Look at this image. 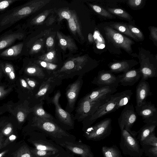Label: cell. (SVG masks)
<instances>
[{"label":"cell","mask_w":157,"mask_h":157,"mask_svg":"<svg viewBox=\"0 0 157 157\" xmlns=\"http://www.w3.org/2000/svg\"><path fill=\"white\" fill-rule=\"evenodd\" d=\"M133 92L131 90H127L114 94L116 100V109H119L129 103Z\"/></svg>","instance_id":"22"},{"label":"cell","mask_w":157,"mask_h":157,"mask_svg":"<svg viewBox=\"0 0 157 157\" xmlns=\"http://www.w3.org/2000/svg\"><path fill=\"white\" fill-rule=\"evenodd\" d=\"M135 111L145 124L157 122V109L154 104L146 101L140 106H136Z\"/></svg>","instance_id":"13"},{"label":"cell","mask_w":157,"mask_h":157,"mask_svg":"<svg viewBox=\"0 0 157 157\" xmlns=\"http://www.w3.org/2000/svg\"><path fill=\"white\" fill-rule=\"evenodd\" d=\"M157 122L146 124L138 131L137 138L139 143H141L151 133L155 132Z\"/></svg>","instance_id":"26"},{"label":"cell","mask_w":157,"mask_h":157,"mask_svg":"<svg viewBox=\"0 0 157 157\" xmlns=\"http://www.w3.org/2000/svg\"><path fill=\"white\" fill-rule=\"evenodd\" d=\"M104 29L107 38L115 46L123 49L129 54L132 52L131 46L134 44L133 40L111 27L106 26Z\"/></svg>","instance_id":"9"},{"label":"cell","mask_w":157,"mask_h":157,"mask_svg":"<svg viewBox=\"0 0 157 157\" xmlns=\"http://www.w3.org/2000/svg\"><path fill=\"white\" fill-rule=\"evenodd\" d=\"M11 90V88L5 89V87L0 86V99L4 97L8 94Z\"/></svg>","instance_id":"51"},{"label":"cell","mask_w":157,"mask_h":157,"mask_svg":"<svg viewBox=\"0 0 157 157\" xmlns=\"http://www.w3.org/2000/svg\"><path fill=\"white\" fill-rule=\"evenodd\" d=\"M42 47V44L39 42L36 43L31 48L29 52L30 53L33 54L37 53L41 49Z\"/></svg>","instance_id":"49"},{"label":"cell","mask_w":157,"mask_h":157,"mask_svg":"<svg viewBox=\"0 0 157 157\" xmlns=\"http://www.w3.org/2000/svg\"><path fill=\"white\" fill-rule=\"evenodd\" d=\"M34 63L37 64L44 71H46L49 75L58 71L61 67L57 64L51 63L38 60L34 61Z\"/></svg>","instance_id":"28"},{"label":"cell","mask_w":157,"mask_h":157,"mask_svg":"<svg viewBox=\"0 0 157 157\" xmlns=\"http://www.w3.org/2000/svg\"><path fill=\"white\" fill-rule=\"evenodd\" d=\"M31 151L33 157H49L56 153L53 152L38 150L35 148Z\"/></svg>","instance_id":"45"},{"label":"cell","mask_w":157,"mask_h":157,"mask_svg":"<svg viewBox=\"0 0 157 157\" xmlns=\"http://www.w3.org/2000/svg\"><path fill=\"white\" fill-rule=\"evenodd\" d=\"M116 105L115 96L112 94L108 101L100 105L94 114L82 121L84 126L87 128L98 119L114 112L117 110Z\"/></svg>","instance_id":"10"},{"label":"cell","mask_w":157,"mask_h":157,"mask_svg":"<svg viewBox=\"0 0 157 157\" xmlns=\"http://www.w3.org/2000/svg\"><path fill=\"white\" fill-rule=\"evenodd\" d=\"M138 115L132 104L128 103L124 106L118 121L120 127H123L131 134L135 137L138 131H132L131 128L136 121Z\"/></svg>","instance_id":"8"},{"label":"cell","mask_w":157,"mask_h":157,"mask_svg":"<svg viewBox=\"0 0 157 157\" xmlns=\"http://www.w3.org/2000/svg\"><path fill=\"white\" fill-rule=\"evenodd\" d=\"M151 34L154 40L156 41L157 40V29L154 27H151Z\"/></svg>","instance_id":"55"},{"label":"cell","mask_w":157,"mask_h":157,"mask_svg":"<svg viewBox=\"0 0 157 157\" xmlns=\"http://www.w3.org/2000/svg\"><path fill=\"white\" fill-rule=\"evenodd\" d=\"M8 150L3 151L0 153V157H3L8 152Z\"/></svg>","instance_id":"58"},{"label":"cell","mask_w":157,"mask_h":157,"mask_svg":"<svg viewBox=\"0 0 157 157\" xmlns=\"http://www.w3.org/2000/svg\"><path fill=\"white\" fill-rule=\"evenodd\" d=\"M140 143L157 147V138L155 132L151 133L141 143Z\"/></svg>","instance_id":"44"},{"label":"cell","mask_w":157,"mask_h":157,"mask_svg":"<svg viewBox=\"0 0 157 157\" xmlns=\"http://www.w3.org/2000/svg\"><path fill=\"white\" fill-rule=\"evenodd\" d=\"M44 104V102H42L34 105L31 108V112L33 115L37 117L53 121L54 117L44 110L43 106Z\"/></svg>","instance_id":"27"},{"label":"cell","mask_w":157,"mask_h":157,"mask_svg":"<svg viewBox=\"0 0 157 157\" xmlns=\"http://www.w3.org/2000/svg\"><path fill=\"white\" fill-rule=\"evenodd\" d=\"M1 70L0 69V77L1 76Z\"/></svg>","instance_id":"60"},{"label":"cell","mask_w":157,"mask_h":157,"mask_svg":"<svg viewBox=\"0 0 157 157\" xmlns=\"http://www.w3.org/2000/svg\"><path fill=\"white\" fill-rule=\"evenodd\" d=\"M61 145L81 157H94L90 147L84 144H78L67 141Z\"/></svg>","instance_id":"16"},{"label":"cell","mask_w":157,"mask_h":157,"mask_svg":"<svg viewBox=\"0 0 157 157\" xmlns=\"http://www.w3.org/2000/svg\"><path fill=\"white\" fill-rule=\"evenodd\" d=\"M88 38L89 41L90 43H92L94 41L93 35L91 33L89 34Z\"/></svg>","instance_id":"56"},{"label":"cell","mask_w":157,"mask_h":157,"mask_svg":"<svg viewBox=\"0 0 157 157\" xmlns=\"http://www.w3.org/2000/svg\"><path fill=\"white\" fill-rule=\"evenodd\" d=\"M139 69L141 74V79L147 81L149 78L157 76L156 69L153 65L148 62H142L140 67Z\"/></svg>","instance_id":"20"},{"label":"cell","mask_w":157,"mask_h":157,"mask_svg":"<svg viewBox=\"0 0 157 157\" xmlns=\"http://www.w3.org/2000/svg\"><path fill=\"white\" fill-rule=\"evenodd\" d=\"M108 10L110 13H112L124 19L129 20L132 19L131 16L123 10L118 8H108Z\"/></svg>","instance_id":"40"},{"label":"cell","mask_w":157,"mask_h":157,"mask_svg":"<svg viewBox=\"0 0 157 157\" xmlns=\"http://www.w3.org/2000/svg\"><path fill=\"white\" fill-rule=\"evenodd\" d=\"M101 150L104 157H123L119 149L115 145L110 147L103 146Z\"/></svg>","instance_id":"29"},{"label":"cell","mask_w":157,"mask_h":157,"mask_svg":"<svg viewBox=\"0 0 157 157\" xmlns=\"http://www.w3.org/2000/svg\"><path fill=\"white\" fill-rule=\"evenodd\" d=\"M58 155H57L56 156H55V157H58Z\"/></svg>","instance_id":"61"},{"label":"cell","mask_w":157,"mask_h":157,"mask_svg":"<svg viewBox=\"0 0 157 157\" xmlns=\"http://www.w3.org/2000/svg\"><path fill=\"white\" fill-rule=\"evenodd\" d=\"M120 128L121 131L120 146L123 153L130 157H142L143 151L137 138L123 127Z\"/></svg>","instance_id":"3"},{"label":"cell","mask_w":157,"mask_h":157,"mask_svg":"<svg viewBox=\"0 0 157 157\" xmlns=\"http://www.w3.org/2000/svg\"><path fill=\"white\" fill-rule=\"evenodd\" d=\"M25 79L31 89L33 93V90L35 91V93L37 91L41 83L44 81L38 78L35 79L26 77L25 78Z\"/></svg>","instance_id":"38"},{"label":"cell","mask_w":157,"mask_h":157,"mask_svg":"<svg viewBox=\"0 0 157 157\" xmlns=\"http://www.w3.org/2000/svg\"><path fill=\"white\" fill-rule=\"evenodd\" d=\"M20 82L22 86L27 89L30 93L33 95V92L31 89L28 85L25 80L23 78H21L20 79Z\"/></svg>","instance_id":"52"},{"label":"cell","mask_w":157,"mask_h":157,"mask_svg":"<svg viewBox=\"0 0 157 157\" xmlns=\"http://www.w3.org/2000/svg\"><path fill=\"white\" fill-rule=\"evenodd\" d=\"M1 67L5 73L9 78L13 80L15 78V74L13 66L9 63H5L1 64Z\"/></svg>","instance_id":"35"},{"label":"cell","mask_w":157,"mask_h":157,"mask_svg":"<svg viewBox=\"0 0 157 157\" xmlns=\"http://www.w3.org/2000/svg\"><path fill=\"white\" fill-rule=\"evenodd\" d=\"M97 48L98 49H103L105 46V42L102 36L98 30H95L93 35Z\"/></svg>","instance_id":"37"},{"label":"cell","mask_w":157,"mask_h":157,"mask_svg":"<svg viewBox=\"0 0 157 157\" xmlns=\"http://www.w3.org/2000/svg\"><path fill=\"white\" fill-rule=\"evenodd\" d=\"M51 0H33L30 1L5 16L0 25L13 24L22 18L39 10L49 3Z\"/></svg>","instance_id":"2"},{"label":"cell","mask_w":157,"mask_h":157,"mask_svg":"<svg viewBox=\"0 0 157 157\" xmlns=\"http://www.w3.org/2000/svg\"><path fill=\"white\" fill-rule=\"evenodd\" d=\"M13 132V127L11 123L6 124L2 129L0 133L3 136L8 137L11 135Z\"/></svg>","instance_id":"47"},{"label":"cell","mask_w":157,"mask_h":157,"mask_svg":"<svg viewBox=\"0 0 157 157\" xmlns=\"http://www.w3.org/2000/svg\"><path fill=\"white\" fill-rule=\"evenodd\" d=\"M54 40L52 36L48 37L46 41V45L48 49H51L52 47L54 44Z\"/></svg>","instance_id":"54"},{"label":"cell","mask_w":157,"mask_h":157,"mask_svg":"<svg viewBox=\"0 0 157 157\" xmlns=\"http://www.w3.org/2000/svg\"><path fill=\"white\" fill-rule=\"evenodd\" d=\"M23 46V43H20L13 45L2 52L0 53V56L6 57L17 56L21 53Z\"/></svg>","instance_id":"30"},{"label":"cell","mask_w":157,"mask_h":157,"mask_svg":"<svg viewBox=\"0 0 157 157\" xmlns=\"http://www.w3.org/2000/svg\"><path fill=\"white\" fill-rule=\"evenodd\" d=\"M119 80V84L124 86H132L141 78L138 69H131L117 76Z\"/></svg>","instance_id":"18"},{"label":"cell","mask_w":157,"mask_h":157,"mask_svg":"<svg viewBox=\"0 0 157 157\" xmlns=\"http://www.w3.org/2000/svg\"><path fill=\"white\" fill-rule=\"evenodd\" d=\"M31 126L56 138L69 136V134L53 121L40 118L34 115L31 119Z\"/></svg>","instance_id":"4"},{"label":"cell","mask_w":157,"mask_h":157,"mask_svg":"<svg viewBox=\"0 0 157 157\" xmlns=\"http://www.w3.org/2000/svg\"><path fill=\"white\" fill-rule=\"evenodd\" d=\"M90 6L97 13L104 17L113 18L111 13L101 7L96 5L90 4Z\"/></svg>","instance_id":"43"},{"label":"cell","mask_w":157,"mask_h":157,"mask_svg":"<svg viewBox=\"0 0 157 157\" xmlns=\"http://www.w3.org/2000/svg\"><path fill=\"white\" fill-rule=\"evenodd\" d=\"M110 26L119 32L128 36L135 40L139 41L137 38L130 31L128 26L126 24L120 23H115L111 25Z\"/></svg>","instance_id":"32"},{"label":"cell","mask_w":157,"mask_h":157,"mask_svg":"<svg viewBox=\"0 0 157 157\" xmlns=\"http://www.w3.org/2000/svg\"><path fill=\"white\" fill-rule=\"evenodd\" d=\"M136 106H140L146 101L147 98L152 95L150 85L146 80L141 79L136 88Z\"/></svg>","instance_id":"17"},{"label":"cell","mask_w":157,"mask_h":157,"mask_svg":"<svg viewBox=\"0 0 157 157\" xmlns=\"http://www.w3.org/2000/svg\"><path fill=\"white\" fill-rule=\"evenodd\" d=\"M53 10V9H51L44 11L32 19L31 21V24L33 25L41 24Z\"/></svg>","instance_id":"34"},{"label":"cell","mask_w":157,"mask_h":157,"mask_svg":"<svg viewBox=\"0 0 157 157\" xmlns=\"http://www.w3.org/2000/svg\"><path fill=\"white\" fill-rule=\"evenodd\" d=\"M145 155L148 157H157V147L140 143Z\"/></svg>","instance_id":"36"},{"label":"cell","mask_w":157,"mask_h":157,"mask_svg":"<svg viewBox=\"0 0 157 157\" xmlns=\"http://www.w3.org/2000/svg\"><path fill=\"white\" fill-rule=\"evenodd\" d=\"M71 17L67 20L68 26L71 33L75 35L77 34L82 39L84 38L82 35L81 25L77 13L74 10H71Z\"/></svg>","instance_id":"21"},{"label":"cell","mask_w":157,"mask_h":157,"mask_svg":"<svg viewBox=\"0 0 157 157\" xmlns=\"http://www.w3.org/2000/svg\"><path fill=\"white\" fill-rule=\"evenodd\" d=\"M31 108L28 105L26 107L22 108L21 110L18 111L17 117L19 123H22L25 120L28 114L31 113Z\"/></svg>","instance_id":"41"},{"label":"cell","mask_w":157,"mask_h":157,"mask_svg":"<svg viewBox=\"0 0 157 157\" xmlns=\"http://www.w3.org/2000/svg\"><path fill=\"white\" fill-rule=\"evenodd\" d=\"M58 14V20L59 22L64 19L68 20L71 17V10H70L67 8L61 9L59 10Z\"/></svg>","instance_id":"42"},{"label":"cell","mask_w":157,"mask_h":157,"mask_svg":"<svg viewBox=\"0 0 157 157\" xmlns=\"http://www.w3.org/2000/svg\"><path fill=\"white\" fill-rule=\"evenodd\" d=\"M6 122L5 121H3L0 122V128L3 126L5 124Z\"/></svg>","instance_id":"59"},{"label":"cell","mask_w":157,"mask_h":157,"mask_svg":"<svg viewBox=\"0 0 157 157\" xmlns=\"http://www.w3.org/2000/svg\"><path fill=\"white\" fill-rule=\"evenodd\" d=\"M17 0H0V11L5 10L10 5L17 1Z\"/></svg>","instance_id":"48"},{"label":"cell","mask_w":157,"mask_h":157,"mask_svg":"<svg viewBox=\"0 0 157 157\" xmlns=\"http://www.w3.org/2000/svg\"><path fill=\"white\" fill-rule=\"evenodd\" d=\"M117 90L116 87L108 86L98 87L93 89L83 97L90 100L107 101L112 95Z\"/></svg>","instance_id":"15"},{"label":"cell","mask_w":157,"mask_h":157,"mask_svg":"<svg viewBox=\"0 0 157 157\" xmlns=\"http://www.w3.org/2000/svg\"><path fill=\"white\" fill-rule=\"evenodd\" d=\"M56 35L59 45L63 50L65 51L67 48L73 51L77 49L75 44L71 37L64 35L58 31H57Z\"/></svg>","instance_id":"23"},{"label":"cell","mask_w":157,"mask_h":157,"mask_svg":"<svg viewBox=\"0 0 157 157\" xmlns=\"http://www.w3.org/2000/svg\"><path fill=\"white\" fill-rule=\"evenodd\" d=\"M13 156L14 157H33L31 150L26 145L19 148L14 153Z\"/></svg>","instance_id":"39"},{"label":"cell","mask_w":157,"mask_h":157,"mask_svg":"<svg viewBox=\"0 0 157 157\" xmlns=\"http://www.w3.org/2000/svg\"><path fill=\"white\" fill-rule=\"evenodd\" d=\"M128 26L130 31L139 40H142L144 39L143 34L139 29L131 25H128Z\"/></svg>","instance_id":"46"},{"label":"cell","mask_w":157,"mask_h":157,"mask_svg":"<svg viewBox=\"0 0 157 157\" xmlns=\"http://www.w3.org/2000/svg\"><path fill=\"white\" fill-rule=\"evenodd\" d=\"M38 60L56 64V51L54 49L51 50L47 53L40 56Z\"/></svg>","instance_id":"33"},{"label":"cell","mask_w":157,"mask_h":157,"mask_svg":"<svg viewBox=\"0 0 157 157\" xmlns=\"http://www.w3.org/2000/svg\"><path fill=\"white\" fill-rule=\"evenodd\" d=\"M24 72L28 76L35 77L43 80L46 79L50 76L34 63L29 64L25 67Z\"/></svg>","instance_id":"19"},{"label":"cell","mask_w":157,"mask_h":157,"mask_svg":"<svg viewBox=\"0 0 157 157\" xmlns=\"http://www.w3.org/2000/svg\"><path fill=\"white\" fill-rule=\"evenodd\" d=\"M33 144L35 149L38 150L51 151L56 153L58 152V150L52 145L42 140L33 141Z\"/></svg>","instance_id":"31"},{"label":"cell","mask_w":157,"mask_h":157,"mask_svg":"<svg viewBox=\"0 0 157 157\" xmlns=\"http://www.w3.org/2000/svg\"><path fill=\"white\" fill-rule=\"evenodd\" d=\"M17 138V136L11 134L7 137V138L4 140L2 146V148L6 146L10 143L13 141Z\"/></svg>","instance_id":"50"},{"label":"cell","mask_w":157,"mask_h":157,"mask_svg":"<svg viewBox=\"0 0 157 157\" xmlns=\"http://www.w3.org/2000/svg\"><path fill=\"white\" fill-rule=\"evenodd\" d=\"M61 93L57 90L52 98H50L49 103H52L55 107V116L57 119L61 123L70 127L74 125V116L63 109L59 103Z\"/></svg>","instance_id":"11"},{"label":"cell","mask_w":157,"mask_h":157,"mask_svg":"<svg viewBox=\"0 0 157 157\" xmlns=\"http://www.w3.org/2000/svg\"><path fill=\"white\" fill-rule=\"evenodd\" d=\"M142 2V0H130L128 1V2L130 6L134 7H137L141 5Z\"/></svg>","instance_id":"53"},{"label":"cell","mask_w":157,"mask_h":157,"mask_svg":"<svg viewBox=\"0 0 157 157\" xmlns=\"http://www.w3.org/2000/svg\"><path fill=\"white\" fill-rule=\"evenodd\" d=\"M107 102L90 100L83 97L78 103L75 110L76 113L74 116V120L78 121H83L94 114L100 105Z\"/></svg>","instance_id":"7"},{"label":"cell","mask_w":157,"mask_h":157,"mask_svg":"<svg viewBox=\"0 0 157 157\" xmlns=\"http://www.w3.org/2000/svg\"><path fill=\"white\" fill-rule=\"evenodd\" d=\"M62 80L54 75L49 76L41 83L37 91L33 94L35 105L46 100L49 103V95L55 88L60 85Z\"/></svg>","instance_id":"6"},{"label":"cell","mask_w":157,"mask_h":157,"mask_svg":"<svg viewBox=\"0 0 157 157\" xmlns=\"http://www.w3.org/2000/svg\"><path fill=\"white\" fill-rule=\"evenodd\" d=\"M83 76H78L73 83L69 84L66 89V95L67 103L66 110L69 113L72 112L78 98L83 83Z\"/></svg>","instance_id":"12"},{"label":"cell","mask_w":157,"mask_h":157,"mask_svg":"<svg viewBox=\"0 0 157 157\" xmlns=\"http://www.w3.org/2000/svg\"><path fill=\"white\" fill-rule=\"evenodd\" d=\"M112 119L106 118L93 126L86 128L85 136L89 140L99 141L103 140L111 134Z\"/></svg>","instance_id":"5"},{"label":"cell","mask_w":157,"mask_h":157,"mask_svg":"<svg viewBox=\"0 0 157 157\" xmlns=\"http://www.w3.org/2000/svg\"><path fill=\"white\" fill-rule=\"evenodd\" d=\"M119 80L117 76L109 71H99L92 81V83L98 87L110 86L117 88Z\"/></svg>","instance_id":"14"},{"label":"cell","mask_w":157,"mask_h":157,"mask_svg":"<svg viewBox=\"0 0 157 157\" xmlns=\"http://www.w3.org/2000/svg\"><path fill=\"white\" fill-rule=\"evenodd\" d=\"M135 64L129 63L126 61L117 62L112 63L109 65V71L112 72L118 73L126 72L131 69Z\"/></svg>","instance_id":"25"},{"label":"cell","mask_w":157,"mask_h":157,"mask_svg":"<svg viewBox=\"0 0 157 157\" xmlns=\"http://www.w3.org/2000/svg\"><path fill=\"white\" fill-rule=\"evenodd\" d=\"M24 36V34L21 33L5 35L0 39V50L9 46L17 40H22Z\"/></svg>","instance_id":"24"},{"label":"cell","mask_w":157,"mask_h":157,"mask_svg":"<svg viewBox=\"0 0 157 157\" xmlns=\"http://www.w3.org/2000/svg\"><path fill=\"white\" fill-rule=\"evenodd\" d=\"M87 58L85 56L72 58L66 61L53 75L62 80L72 78L76 76H83L90 70L87 66Z\"/></svg>","instance_id":"1"},{"label":"cell","mask_w":157,"mask_h":157,"mask_svg":"<svg viewBox=\"0 0 157 157\" xmlns=\"http://www.w3.org/2000/svg\"><path fill=\"white\" fill-rule=\"evenodd\" d=\"M4 140V136L0 133V149L2 148V144Z\"/></svg>","instance_id":"57"}]
</instances>
